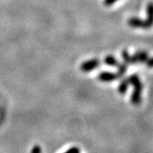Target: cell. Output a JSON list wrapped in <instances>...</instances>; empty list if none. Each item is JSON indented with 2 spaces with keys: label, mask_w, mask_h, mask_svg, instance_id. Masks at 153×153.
<instances>
[{
  "label": "cell",
  "mask_w": 153,
  "mask_h": 153,
  "mask_svg": "<svg viewBox=\"0 0 153 153\" xmlns=\"http://www.w3.org/2000/svg\"><path fill=\"white\" fill-rule=\"evenodd\" d=\"M129 84H132L134 87V90L131 95V103L134 105L140 104L141 101V91H142V83L140 82L139 76L136 74H133L128 78Z\"/></svg>",
  "instance_id": "6da1fadb"
},
{
  "label": "cell",
  "mask_w": 153,
  "mask_h": 153,
  "mask_svg": "<svg viewBox=\"0 0 153 153\" xmlns=\"http://www.w3.org/2000/svg\"><path fill=\"white\" fill-rule=\"evenodd\" d=\"M99 66H100V60L97 59H93V60H89L83 62L81 65V70L83 72H88V71L94 70Z\"/></svg>",
  "instance_id": "7a4b0ae2"
},
{
  "label": "cell",
  "mask_w": 153,
  "mask_h": 153,
  "mask_svg": "<svg viewBox=\"0 0 153 153\" xmlns=\"http://www.w3.org/2000/svg\"><path fill=\"white\" fill-rule=\"evenodd\" d=\"M120 76L117 73H112L109 71H103L101 73H100L98 76V79L101 82H111V81H114L116 79L119 78Z\"/></svg>",
  "instance_id": "3957f363"
},
{
  "label": "cell",
  "mask_w": 153,
  "mask_h": 153,
  "mask_svg": "<svg viewBox=\"0 0 153 153\" xmlns=\"http://www.w3.org/2000/svg\"><path fill=\"white\" fill-rule=\"evenodd\" d=\"M128 24L131 27L134 28H148L147 25L146 21L140 20L136 17H132L130 19H128Z\"/></svg>",
  "instance_id": "277c9868"
},
{
  "label": "cell",
  "mask_w": 153,
  "mask_h": 153,
  "mask_svg": "<svg viewBox=\"0 0 153 153\" xmlns=\"http://www.w3.org/2000/svg\"><path fill=\"white\" fill-rule=\"evenodd\" d=\"M148 59V54L145 51H139L131 56L132 64H135L139 62H146Z\"/></svg>",
  "instance_id": "5b68a950"
},
{
  "label": "cell",
  "mask_w": 153,
  "mask_h": 153,
  "mask_svg": "<svg viewBox=\"0 0 153 153\" xmlns=\"http://www.w3.org/2000/svg\"><path fill=\"white\" fill-rule=\"evenodd\" d=\"M146 13H147V19L146 20V25L148 28H150L152 25V4H149L146 8Z\"/></svg>",
  "instance_id": "8992f818"
},
{
  "label": "cell",
  "mask_w": 153,
  "mask_h": 153,
  "mask_svg": "<svg viewBox=\"0 0 153 153\" xmlns=\"http://www.w3.org/2000/svg\"><path fill=\"white\" fill-rule=\"evenodd\" d=\"M104 62L106 64V65H108V66H118V61L117 60V59L115 58L114 56H112V55H107L105 58Z\"/></svg>",
  "instance_id": "52a82bcc"
},
{
  "label": "cell",
  "mask_w": 153,
  "mask_h": 153,
  "mask_svg": "<svg viewBox=\"0 0 153 153\" xmlns=\"http://www.w3.org/2000/svg\"><path fill=\"white\" fill-rule=\"evenodd\" d=\"M128 85H129V82L128 81V79L123 80V81L120 82V84H119V86H118V88H117L118 92L120 94H123L124 93H126Z\"/></svg>",
  "instance_id": "ba28073f"
},
{
  "label": "cell",
  "mask_w": 153,
  "mask_h": 153,
  "mask_svg": "<svg viewBox=\"0 0 153 153\" xmlns=\"http://www.w3.org/2000/svg\"><path fill=\"white\" fill-rule=\"evenodd\" d=\"M122 56H123V59L124 60V63L128 65V64H132L131 61V55L128 54V52L127 50H123V53H122Z\"/></svg>",
  "instance_id": "9c48e42d"
},
{
  "label": "cell",
  "mask_w": 153,
  "mask_h": 153,
  "mask_svg": "<svg viewBox=\"0 0 153 153\" xmlns=\"http://www.w3.org/2000/svg\"><path fill=\"white\" fill-rule=\"evenodd\" d=\"M118 70H117V74L119 75V76H122L126 71H127V68H128V65L127 64H118Z\"/></svg>",
  "instance_id": "30bf717a"
},
{
  "label": "cell",
  "mask_w": 153,
  "mask_h": 153,
  "mask_svg": "<svg viewBox=\"0 0 153 153\" xmlns=\"http://www.w3.org/2000/svg\"><path fill=\"white\" fill-rule=\"evenodd\" d=\"M65 153H80V150L77 147H71L67 150Z\"/></svg>",
  "instance_id": "8fae6325"
},
{
  "label": "cell",
  "mask_w": 153,
  "mask_h": 153,
  "mask_svg": "<svg viewBox=\"0 0 153 153\" xmlns=\"http://www.w3.org/2000/svg\"><path fill=\"white\" fill-rule=\"evenodd\" d=\"M117 0H104V4L106 6L112 5Z\"/></svg>",
  "instance_id": "7c38bea8"
},
{
  "label": "cell",
  "mask_w": 153,
  "mask_h": 153,
  "mask_svg": "<svg viewBox=\"0 0 153 153\" xmlns=\"http://www.w3.org/2000/svg\"><path fill=\"white\" fill-rule=\"evenodd\" d=\"M32 153H41V147L39 146H35L33 148Z\"/></svg>",
  "instance_id": "4fadbf2b"
},
{
  "label": "cell",
  "mask_w": 153,
  "mask_h": 153,
  "mask_svg": "<svg viewBox=\"0 0 153 153\" xmlns=\"http://www.w3.org/2000/svg\"><path fill=\"white\" fill-rule=\"evenodd\" d=\"M146 63H147V65L149 67H152V59H147V60H146Z\"/></svg>",
  "instance_id": "5bb4252c"
}]
</instances>
